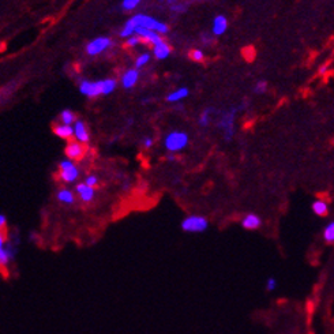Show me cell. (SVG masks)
I'll return each mask as SVG.
<instances>
[{
    "instance_id": "cell-1",
    "label": "cell",
    "mask_w": 334,
    "mask_h": 334,
    "mask_svg": "<svg viewBox=\"0 0 334 334\" xmlns=\"http://www.w3.org/2000/svg\"><path fill=\"white\" fill-rule=\"evenodd\" d=\"M130 21L133 22V25L135 27H143V29L153 30L159 35H167L169 32L168 25H165L164 22H160L155 18L149 17V15H143V14H138L135 17L130 18Z\"/></svg>"
},
{
    "instance_id": "cell-2",
    "label": "cell",
    "mask_w": 334,
    "mask_h": 334,
    "mask_svg": "<svg viewBox=\"0 0 334 334\" xmlns=\"http://www.w3.org/2000/svg\"><path fill=\"white\" fill-rule=\"evenodd\" d=\"M209 227V221L203 216H189L181 221V229L190 233H201Z\"/></svg>"
},
{
    "instance_id": "cell-3",
    "label": "cell",
    "mask_w": 334,
    "mask_h": 334,
    "mask_svg": "<svg viewBox=\"0 0 334 334\" xmlns=\"http://www.w3.org/2000/svg\"><path fill=\"white\" fill-rule=\"evenodd\" d=\"M165 147L169 151H180L189 143V135L185 131H172L165 138Z\"/></svg>"
},
{
    "instance_id": "cell-4",
    "label": "cell",
    "mask_w": 334,
    "mask_h": 334,
    "mask_svg": "<svg viewBox=\"0 0 334 334\" xmlns=\"http://www.w3.org/2000/svg\"><path fill=\"white\" fill-rule=\"evenodd\" d=\"M59 169L60 179L66 181V183H74L79 176V171H78V168L75 167V164L71 160H63L59 164Z\"/></svg>"
},
{
    "instance_id": "cell-5",
    "label": "cell",
    "mask_w": 334,
    "mask_h": 334,
    "mask_svg": "<svg viewBox=\"0 0 334 334\" xmlns=\"http://www.w3.org/2000/svg\"><path fill=\"white\" fill-rule=\"evenodd\" d=\"M112 45V40L109 37H97L93 41H90L86 47V52L90 56H97L100 53H103L104 51H107L108 48Z\"/></svg>"
},
{
    "instance_id": "cell-6",
    "label": "cell",
    "mask_w": 334,
    "mask_h": 334,
    "mask_svg": "<svg viewBox=\"0 0 334 334\" xmlns=\"http://www.w3.org/2000/svg\"><path fill=\"white\" fill-rule=\"evenodd\" d=\"M79 92H81L82 95H85L86 97H97V96L103 95L101 81H82L81 83H79Z\"/></svg>"
},
{
    "instance_id": "cell-7",
    "label": "cell",
    "mask_w": 334,
    "mask_h": 334,
    "mask_svg": "<svg viewBox=\"0 0 334 334\" xmlns=\"http://www.w3.org/2000/svg\"><path fill=\"white\" fill-rule=\"evenodd\" d=\"M235 111H229L228 113L223 116V119L220 122V127L224 130L225 133V139L231 141L233 137V122H235Z\"/></svg>"
},
{
    "instance_id": "cell-8",
    "label": "cell",
    "mask_w": 334,
    "mask_h": 334,
    "mask_svg": "<svg viewBox=\"0 0 334 334\" xmlns=\"http://www.w3.org/2000/svg\"><path fill=\"white\" fill-rule=\"evenodd\" d=\"M73 131L74 137L77 138V142H79V143H87L89 142V130H87V127H86V125L82 120H75Z\"/></svg>"
},
{
    "instance_id": "cell-9",
    "label": "cell",
    "mask_w": 334,
    "mask_h": 334,
    "mask_svg": "<svg viewBox=\"0 0 334 334\" xmlns=\"http://www.w3.org/2000/svg\"><path fill=\"white\" fill-rule=\"evenodd\" d=\"M135 33H137L138 37L141 40H143L145 43L153 44V45H157V44L163 41L161 36H159V33H156L153 30L143 29V27H137V29H135Z\"/></svg>"
},
{
    "instance_id": "cell-10",
    "label": "cell",
    "mask_w": 334,
    "mask_h": 334,
    "mask_svg": "<svg viewBox=\"0 0 334 334\" xmlns=\"http://www.w3.org/2000/svg\"><path fill=\"white\" fill-rule=\"evenodd\" d=\"M83 146L79 142H70L67 147H66V155L69 157V160H79L83 156Z\"/></svg>"
},
{
    "instance_id": "cell-11",
    "label": "cell",
    "mask_w": 334,
    "mask_h": 334,
    "mask_svg": "<svg viewBox=\"0 0 334 334\" xmlns=\"http://www.w3.org/2000/svg\"><path fill=\"white\" fill-rule=\"evenodd\" d=\"M138 78H139V71L137 69L127 70L122 77V85L125 89H131L138 82Z\"/></svg>"
},
{
    "instance_id": "cell-12",
    "label": "cell",
    "mask_w": 334,
    "mask_h": 334,
    "mask_svg": "<svg viewBox=\"0 0 334 334\" xmlns=\"http://www.w3.org/2000/svg\"><path fill=\"white\" fill-rule=\"evenodd\" d=\"M15 257V249H14L11 243H6L5 249L0 250V266H7L10 265V262L13 261Z\"/></svg>"
},
{
    "instance_id": "cell-13",
    "label": "cell",
    "mask_w": 334,
    "mask_h": 334,
    "mask_svg": "<svg viewBox=\"0 0 334 334\" xmlns=\"http://www.w3.org/2000/svg\"><path fill=\"white\" fill-rule=\"evenodd\" d=\"M75 190H77V194L83 202L93 201V198H95V189L93 187H89L85 183H81V185H78L75 187Z\"/></svg>"
},
{
    "instance_id": "cell-14",
    "label": "cell",
    "mask_w": 334,
    "mask_h": 334,
    "mask_svg": "<svg viewBox=\"0 0 334 334\" xmlns=\"http://www.w3.org/2000/svg\"><path fill=\"white\" fill-rule=\"evenodd\" d=\"M262 220L259 219V216L257 215H247L245 219L241 220V227L245 229H249V231H254V229H258L261 227Z\"/></svg>"
},
{
    "instance_id": "cell-15",
    "label": "cell",
    "mask_w": 334,
    "mask_h": 334,
    "mask_svg": "<svg viewBox=\"0 0 334 334\" xmlns=\"http://www.w3.org/2000/svg\"><path fill=\"white\" fill-rule=\"evenodd\" d=\"M228 29V21L224 15H217L213 21V33L216 36L224 35Z\"/></svg>"
},
{
    "instance_id": "cell-16",
    "label": "cell",
    "mask_w": 334,
    "mask_h": 334,
    "mask_svg": "<svg viewBox=\"0 0 334 334\" xmlns=\"http://www.w3.org/2000/svg\"><path fill=\"white\" fill-rule=\"evenodd\" d=\"M153 53L157 59H165L171 55V47L167 43H159L157 45H153Z\"/></svg>"
},
{
    "instance_id": "cell-17",
    "label": "cell",
    "mask_w": 334,
    "mask_h": 334,
    "mask_svg": "<svg viewBox=\"0 0 334 334\" xmlns=\"http://www.w3.org/2000/svg\"><path fill=\"white\" fill-rule=\"evenodd\" d=\"M53 133H55L59 138H63V139H70L71 137H74L73 127H71V126H67V125L55 126Z\"/></svg>"
},
{
    "instance_id": "cell-18",
    "label": "cell",
    "mask_w": 334,
    "mask_h": 334,
    "mask_svg": "<svg viewBox=\"0 0 334 334\" xmlns=\"http://www.w3.org/2000/svg\"><path fill=\"white\" fill-rule=\"evenodd\" d=\"M187 96H189V89L187 87H180V89L175 90V92H172V93L168 95L167 101H169V103H177V101L185 100Z\"/></svg>"
},
{
    "instance_id": "cell-19",
    "label": "cell",
    "mask_w": 334,
    "mask_h": 334,
    "mask_svg": "<svg viewBox=\"0 0 334 334\" xmlns=\"http://www.w3.org/2000/svg\"><path fill=\"white\" fill-rule=\"evenodd\" d=\"M57 199H59L62 203H66V205H73L74 201H75V197H74V193L71 190L63 189L57 191Z\"/></svg>"
},
{
    "instance_id": "cell-20",
    "label": "cell",
    "mask_w": 334,
    "mask_h": 334,
    "mask_svg": "<svg viewBox=\"0 0 334 334\" xmlns=\"http://www.w3.org/2000/svg\"><path fill=\"white\" fill-rule=\"evenodd\" d=\"M313 211L317 216H322V217H323V216L329 213V206H327V203H326L325 201L318 199V201H315L313 203Z\"/></svg>"
},
{
    "instance_id": "cell-21",
    "label": "cell",
    "mask_w": 334,
    "mask_h": 334,
    "mask_svg": "<svg viewBox=\"0 0 334 334\" xmlns=\"http://www.w3.org/2000/svg\"><path fill=\"white\" fill-rule=\"evenodd\" d=\"M60 120H62V125H67L71 126L73 123H75V113L73 111H70V109H65V111L60 113Z\"/></svg>"
},
{
    "instance_id": "cell-22",
    "label": "cell",
    "mask_w": 334,
    "mask_h": 334,
    "mask_svg": "<svg viewBox=\"0 0 334 334\" xmlns=\"http://www.w3.org/2000/svg\"><path fill=\"white\" fill-rule=\"evenodd\" d=\"M101 87H103V95H111L112 92L116 89V81L111 79V78L104 79V81H101Z\"/></svg>"
},
{
    "instance_id": "cell-23",
    "label": "cell",
    "mask_w": 334,
    "mask_h": 334,
    "mask_svg": "<svg viewBox=\"0 0 334 334\" xmlns=\"http://www.w3.org/2000/svg\"><path fill=\"white\" fill-rule=\"evenodd\" d=\"M135 29H137V27H135V26L133 25V22L129 19V21H127V23L125 25V27L120 30V35L119 36H120V37H126V39H129V37H131V36L135 33Z\"/></svg>"
},
{
    "instance_id": "cell-24",
    "label": "cell",
    "mask_w": 334,
    "mask_h": 334,
    "mask_svg": "<svg viewBox=\"0 0 334 334\" xmlns=\"http://www.w3.org/2000/svg\"><path fill=\"white\" fill-rule=\"evenodd\" d=\"M323 239H325L326 243H329L331 245L334 241V223H331L325 228V231H323Z\"/></svg>"
},
{
    "instance_id": "cell-25",
    "label": "cell",
    "mask_w": 334,
    "mask_h": 334,
    "mask_svg": "<svg viewBox=\"0 0 334 334\" xmlns=\"http://www.w3.org/2000/svg\"><path fill=\"white\" fill-rule=\"evenodd\" d=\"M141 3V0H123L122 3V9L126 10V11H131L135 7H138V5Z\"/></svg>"
},
{
    "instance_id": "cell-26",
    "label": "cell",
    "mask_w": 334,
    "mask_h": 334,
    "mask_svg": "<svg viewBox=\"0 0 334 334\" xmlns=\"http://www.w3.org/2000/svg\"><path fill=\"white\" fill-rule=\"evenodd\" d=\"M149 60H150L149 53H142V55L137 59V62H135V67H137V70L141 69V67H143L146 63H149Z\"/></svg>"
},
{
    "instance_id": "cell-27",
    "label": "cell",
    "mask_w": 334,
    "mask_h": 334,
    "mask_svg": "<svg viewBox=\"0 0 334 334\" xmlns=\"http://www.w3.org/2000/svg\"><path fill=\"white\" fill-rule=\"evenodd\" d=\"M210 109H206V111L202 112L201 117H199V125L202 126V127H206V126L209 125L210 123Z\"/></svg>"
},
{
    "instance_id": "cell-28",
    "label": "cell",
    "mask_w": 334,
    "mask_h": 334,
    "mask_svg": "<svg viewBox=\"0 0 334 334\" xmlns=\"http://www.w3.org/2000/svg\"><path fill=\"white\" fill-rule=\"evenodd\" d=\"M85 185L86 186H89V187H93V189H95L96 186L99 185V179H97V176H95V175L87 176V177H86V180H85Z\"/></svg>"
},
{
    "instance_id": "cell-29",
    "label": "cell",
    "mask_w": 334,
    "mask_h": 334,
    "mask_svg": "<svg viewBox=\"0 0 334 334\" xmlns=\"http://www.w3.org/2000/svg\"><path fill=\"white\" fill-rule=\"evenodd\" d=\"M266 89H267V83H266L265 81H259L257 85H255V93H258V95L265 93Z\"/></svg>"
},
{
    "instance_id": "cell-30",
    "label": "cell",
    "mask_w": 334,
    "mask_h": 334,
    "mask_svg": "<svg viewBox=\"0 0 334 334\" xmlns=\"http://www.w3.org/2000/svg\"><path fill=\"white\" fill-rule=\"evenodd\" d=\"M277 288V280L273 279V277H270L267 281H266V289L269 292H273Z\"/></svg>"
},
{
    "instance_id": "cell-31",
    "label": "cell",
    "mask_w": 334,
    "mask_h": 334,
    "mask_svg": "<svg viewBox=\"0 0 334 334\" xmlns=\"http://www.w3.org/2000/svg\"><path fill=\"white\" fill-rule=\"evenodd\" d=\"M141 43V39L138 37V36H131V37H129L127 39V47H135V45H138V44Z\"/></svg>"
},
{
    "instance_id": "cell-32",
    "label": "cell",
    "mask_w": 334,
    "mask_h": 334,
    "mask_svg": "<svg viewBox=\"0 0 334 334\" xmlns=\"http://www.w3.org/2000/svg\"><path fill=\"white\" fill-rule=\"evenodd\" d=\"M191 59L195 60V62H201V60L203 59V52H202L201 49H194V51L191 52Z\"/></svg>"
},
{
    "instance_id": "cell-33",
    "label": "cell",
    "mask_w": 334,
    "mask_h": 334,
    "mask_svg": "<svg viewBox=\"0 0 334 334\" xmlns=\"http://www.w3.org/2000/svg\"><path fill=\"white\" fill-rule=\"evenodd\" d=\"M243 55H245V57H247V60H251L254 57V55H255V49H254L253 47L246 48L245 51H243Z\"/></svg>"
},
{
    "instance_id": "cell-34",
    "label": "cell",
    "mask_w": 334,
    "mask_h": 334,
    "mask_svg": "<svg viewBox=\"0 0 334 334\" xmlns=\"http://www.w3.org/2000/svg\"><path fill=\"white\" fill-rule=\"evenodd\" d=\"M142 143H143V146H145L146 149H150L151 146H153V143H155V141H153V138L150 137H146L143 141H142Z\"/></svg>"
},
{
    "instance_id": "cell-35",
    "label": "cell",
    "mask_w": 334,
    "mask_h": 334,
    "mask_svg": "<svg viewBox=\"0 0 334 334\" xmlns=\"http://www.w3.org/2000/svg\"><path fill=\"white\" fill-rule=\"evenodd\" d=\"M6 243H7V240H6V235L5 232L0 229V250L5 249Z\"/></svg>"
},
{
    "instance_id": "cell-36",
    "label": "cell",
    "mask_w": 334,
    "mask_h": 334,
    "mask_svg": "<svg viewBox=\"0 0 334 334\" xmlns=\"http://www.w3.org/2000/svg\"><path fill=\"white\" fill-rule=\"evenodd\" d=\"M6 225H7V219H6V216L0 215V229H3Z\"/></svg>"
},
{
    "instance_id": "cell-37",
    "label": "cell",
    "mask_w": 334,
    "mask_h": 334,
    "mask_svg": "<svg viewBox=\"0 0 334 334\" xmlns=\"http://www.w3.org/2000/svg\"><path fill=\"white\" fill-rule=\"evenodd\" d=\"M172 10H173V11H176V13H181V11H186V7H185V6H180V5L172 6Z\"/></svg>"
}]
</instances>
